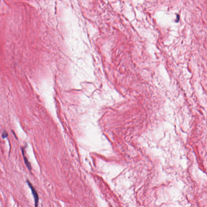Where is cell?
<instances>
[{"label":"cell","mask_w":207,"mask_h":207,"mask_svg":"<svg viewBox=\"0 0 207 207\" xmlns=\"http://www.w3.org/2000/svg\"><path fill=\"white\" fill-rule=\"evenodd\" d=\"M26 182L29 186V187L30 188L31 191H32V194H33V196L34 197V200L35 206H38V200H39V198H38V193L36 192V191L29 180H27Z\"/></svg>","instance_id":"1"},{"label":"cell","mask_w":207,"mask_h":207,"mask_svg":"<svg viewBox=\"0 0 207 207\" xmlns=\"http://www.w3.org/2000/svg\"><path fill=\"white\" fill-rule=\"evenodd\" d=\"M24 147L21 148V150H22V155H23L24 160V163H25L26 167H27L28 168L30 171H31V170H32V167H31V166L30 163L29 162V161L28 160L27 158L25 156V155H24Z\"/></svg>","instance_id":"2"},{"label":"cell","mask_w":207,"mask_h":207,"mask_svg":"<svg viewBox=\"0 0 207 207\" xmlns=\"http://www.w3.org/2000/svg\"><path fill=\"white\" fill-rule=\"evenodd\" d=\"M8 134L7 132H6L5 130L2 132V137L3 138H6L7 137Z\"/></svg>","instance_id":"3"}]
</instances>
